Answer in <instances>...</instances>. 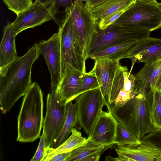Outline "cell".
<instances>
[{
	"instance_id": "cell-31",
	"label": "cell",
	"mask_w": 161,
	"mask_h": 161,
	"mask_svg": "<svg viewBox=\"0 0 161 161\" xmlns=\"http://www.w3.org/2000/svg\"><path fill=\"white\" fill-rule=\"evenodd\" d=\"M141 140L161 149V130H156L145 136Z\"/></svg>"
},
{
	"instance_id": "cell-21",
	"label": "cell",
	"mask_w": 161,
	"mask_h": 161,
	"mask_svg": "<svg viewBox=\"0 0 161 161\" xmlns=\"http://www.w3.org/2000/svg\"><path fill=\"white\" fill-rule=\"evenodd\" d=\"M87 140L82 136L80 131L74 128L71 135L58 147L56 148L46 147V155L43 161H48L49 158L58 154L70 152L85 143Z\"/></svg>"
},
{
	"instance_id": "cell-27",
	"label": "cell",
	"mask_w": 161,
	"mask_h": 161,
	"mask_svg": "<svg viewBox=\"0 0 161 161\" xmlns=\"http://www.w3.org/2000/svg\"><path fill=\"white\" fill-rule=\"evenodd\" d=\"M98 88H100V86L96 75L90 72H86L84 74L76 98L86 91Z\"/></svg>"
},
{
	"instance_id": "cell-28",
	"label": "cell",
	"mask_w": 161,
	"mask_h": 161,
	"mask_svg": "<svg viewBox=\"0 0 161 161\" xmlns=\"http://www.w3.org/2000/svg\"><path fill=\"white\" fill-rule=\"evenodd\" d=\"M9 10L17 15L30 7L32 0H3Z\"/></svg>"
},
{
	"instance_id": "cell-30",
	"label": "cell",
	"mask_w": 161,
	"mask_h": 161,
	"mask_svg": "<svg viewBox=\"0 0 161 161\" xmlns=\"http://www.w3.org/2000/svg\"><path fill=\"white\" fill-rule=\"evenodd\" d=\"M124 88L128 92L133 91L136 88V78L135 75L128 71V69L124 66L123 71Z\"/></svg>"
},
{
	"instance_id": "cell-3",
	"label": "cell",
	"mask_w": 161,
	"mask_h": 161,
	"mask_svg": "<svg viewBox=\"0 0 161 161\" xmlns=\"http://www.w3.org/2000/svg\"><path fill=\"white\" fill-rule=\"evenodd\" d=\"M23 96L18 117L17 141L32 142L41 137L43 122V93L39 84L34 82Z\"/></svg>"
},
{
	"instance_id": "cell-22",
	"label": "cell",
	"mask_w": 161,
	"mask_h": 161,
	"mask_svg": "<svg viewBox=\"0 0 161 161\" xmlns=\"http://www.w3.org/2000/svg\"><path fill=\"white\" fill-rule=\"evenodd\" d=\"M66 116L62 130L56 142L51 147H58L68 137L72 129L78 122L77 112L76 103L72 101L66 104Z\"/></svg>"
},
{
	"instance_id": "cell-10",
	"label": "cell",
	"mask_w": 161,
	"mask_h": 161,
	"mask_svg": "<svg viewBox=\"0 0 161 161\" xmlns=\"http://www.w3.org/2000/svg\"><path fill=\"white\" fill-rule=\"evenodd\" d=\"M70 12L77 38L84 52L97 28L96 21L81 0H74Z\"/></svg>"
},
{
	"instance_id": "cell-15",
	"label": "cell",
	"mask_w": 161,
	"mask_h": 161,
	"mask_svg": "<svg viewBox=\"0 0 161 161\" xmlns=\"http://www.w3.org/2000/svg\"><path fill=\"white\" fill-rule=\"evenodd\" d=\"M116 151L127 161H161V149L142 142L136 146H118Z\"/></svg>"
},
{
	"instance_id": "cell-13",
	"label": "cell",
	"mask_w": 161,
	"mask_h": 161,
	"mask_svg": "<svg viewBox=\"0 0 161 161\" xmlns=\"http://www.w3.org/2000/svg\"><path fill=\"white\" fill-rule=\"evenodd\" d=\"M125 58L131 61L130 72L136 62L148 64L161 59V39L150 37L137 42Z\"/></svg>"
},
{
	"instance_id": "cell-36",
	"label": "cell",
	"mask_w": 161,
	"mask_h": 161,
	"mask_svg": "<svg viewBox=\"0 0 161 161\" xmlns=\"http://www.w3.org/2000/svg\"><path fill=\"white\" fill-rule=\"evenodd\" d=\"M106 0H86L85 4L88 9L99 4Z\"/></svg>"
},
{
	"instance_id": "cell-2",
	"label": "cell",
	"mask_w": 161,
	"mask_h": 161,
	"mask_svg": "<svg viewBox=\"0 0 161 161\" xmlns=\"http://www.w3.org/2000/svg\"><path fill=\"white\" fill-rule=\"evenodd\" d=\"M153 91L136 92L122 107L111 111L117 121L139 139L155 130L151 119Z\"/></svg>"
},
{
	"instance_id": "cell-16",
	"label": "cell",
	"mask_w": 161,
	"mask_h": 161,
	"mask_svg": "<svg viewBox=\"0 0 161 161\" xmlns=\"http://www.w3.org/2000/svg\"><path fill=\"white\" fill-rule=\"evenodd\" d=\"M16 36L13 23L8 22L4 28L0 45V68L8 65L18 57L15 44Z\"/></svg>"
},
{
	"instance_id": "cell-38",
	"label": "cell",
	"mask_w": 161,
	"mask_h": 161,
	"mask_svg": "<svg viewBox=\"0 0 161 161\" xmlns=\"http://www.w3.org/2000/svg\"><path fill=\"white\" fill-rule=\"evenodd\" d=\"M156 88L157 90L161 92V72L157 81Z\"/></svg>"
},
{
	"instance_id": "cell-12",
	"label": "cell",
	"mask_w": 161,
	"mask_h": 161,
	"mask_svg": "<svg viewBox=\"0 0 161 161\" xmlns=\"http://www.w3.org/2000/svg\"><path fill=\"white\" fill-rule=\"evenodd\" d=\"M95 61L92 69L90 72L95 75L108 110H110V99L115 74L119 66V61L101 58Z\"/></svg>"
},
{
	"instance_id": "cell-23",
	"label": "cell",
	"mask_w": 161,
	"mask_h": 161,
	"mask_svg": "<svg viewBox=\"0 0 161 161\" xmlns=\"http://www.w3.org/2000/svg\"><path fill=\"white\" fill-rule=\"evenodd\" d=\"M106 147L95 143L88 137L85 143L71 152V155L66 161H84L94 154L102 153Z\"/></svg>"
},
{
	"instance_id": "cell-20",
	"label": "cell",
	"mask_w": 161,
	"mask_h": 161,
	"mask_svg": "<svg viewBox=\"0 0 161 161\" xmlns=\"http://www.w3.org/2000/svg\"><path fill=\"white\" fill-rule=\"evenodd\" d=\"M137 42L136 41H128L114 45L93 54L89 58L94 60L105 58L119 61L125 58L129 50Z\"/></svg>"
},
{
	"instance_id": "cell-32",
	"label": "cell",
	"mask_w": 161,
	"mask_h": 161,
	"mask_svg": "<svg viewBox=\"0 0 161 161\" xmlns=\"http://www.w3.org/2000/svg\"><path fill=\"white\" fill-rule=\"evenodd\" d=\"M127 9L119 10L102 19L97 23L98 27L101 30L106 29L113 24Z\"/></svg>"
},
{
	"instance_id": "cell-17",
	"label": "cell",
	"mask_w": 161,
	"mask_h": 161,
	"mask_svg": "<svg viewBox=\"0 0 161 161\" xmlns=\"http://www.w3.org/2000/svg\"><path fill=\"white\" fill-rule=\"evenodd\" d=\"M84 74L70 69L61 79L58 88L62 98L66 103L75 98Z\"/></svg>"
},
{
	"instance_id": "cell-24",
	"label": "cell",
	"mask_w": 161,
	"mask_h": 161,
	"mask_svg": "<svg viewBox=\"0 0 161 161\" xmlns=\"http://www.w3.org/2000/svg\"><path fill=\"white\" fill-rule=\"evenodd\" d=\"M142 143L141 140L118 122L115 144L117 146H136L140 145Z\"/></svg>"
},
{
	"instance_id": "cell-26",
	"label": "cell",
	"mask_w": 161,
	"mask_h": 161,
	"mask_svg": "<svg viewBox=\"0 0 161 161\" xmlns=\"http://www.w3.org/2000/svg\"><path fill=\"white\" fill-rule=\"evenodd\" d=\"M124 66H119L116 71L113 82L110 99V107L121 90L124 87L123 71Z\"/></svg>"
},
{
	"instance_id": "cell-11",
	"label": "cell",
	"mask_w": 161,
	"mask_h": 161,
	"mask_svg": "<svg viewBox=\"0 0 161 161\" xmlns=\"http://www.w3.org/2000/svg\"><path fill=\"white\" fill-rule=\"evenodd\" d=\"M35 45L43 56L51 77L50 90L58 89L61 80V60L60 40L58 32L48 39Z\"/></svg>"
},
{
	"instance_id": "cell-29",
	"label": "cell",
	"mask_w": 161,
	"mask_h": 161,
	"mask_svg": "<svg viewBox=\"0 0 161 161\" xmlns=\"http://www.w3.org/2000/svg\"><path fill=\"white\" fill-rule=\"evenodd\" d=\"M134 95V90L131 92H128L123 88L120 91L114 103L111 105L110 111L122 107Z\"/></svg>"
},
{
	"instance_id": "cell-14",
	"label": "cell",
	"mask_w": 161,
	"mask_h": 161,
	"mask_svg": "<svg viewBox=\"0 0 161 161\" xmlns=\"http://www.w3.org/2000/svg\"><path fill=\"white\" fill-rule=\"evenodd\" d=\"M117 124L111 111H102L88 137L95 143L106 147L115 144Z\"/></svg>"
},
{
	"instance_id": "cell-6",
	"label": "cell",
	"mask_w": 161,
	"mask_h": 161,
	"mask_svg": "<svg viewBox=\"0 0 161 161\" xmlns=\"http://www.w3.org/2000/svg\"><path fill=\"white\" fill-rule=\"evenodd\" d=\"M152 32L161 27V6L136 0L113 23Z\"/></svg>"
},
{
	"instance_id": "cell-35",
	"label": "cell",
	"mask_w": 161,
	"mask_h": 161,
	"mask_svg": "<svg viewBox=\"0 0 161 161\" xmlns=\"http://www.w3.org/2000/svg\"><path fill=\"white\" fill-rule=\"evenodd\" d=\"M71 152L63 153L57 154L49 158V161H66L70 156Z\"/></svg>"
},
{
	"instance_id": "cell-4",
	"label": "cell",
	"mask_w": 161,
	"mask_h": 161,
	"mask_svg": "<svg viewBox=\"0 0 161 161\" xmlns=\"http://www.w3.org/2000/svg\"><path fill=\"white\" fill-rule=\"evenodd\" d=\"M61 60V80L70 69L86 73L84 52L77 38L70 11L58 25Z\"/></svg>"
},
{
	"instance_id": "cell-37",
	"label": "cell",
	"mask_w": 161,
	"mask_h": 161,
	"mask_svg": "<svg viewBox=\"0 0 161 161\" xmlns=\"http://www.w3.org/2000/svg\"><path fill=\"white\" fill-rule=\"evenodd\" d=\"M102 153L94 154L85 159L84 161H98Z\"/></svg>"
},
{
	"instance_id": "cell-25",
	"label": "cell",
	"mask_w": 161,
	"mask_h": 161,
	"mask_svg": "<svg viewBox=\"0 0 161 161\" xmlns=\"http://www.w3.org/2000/svg\"><path fill=\"white\" fill-rule=\"evenodd\" d=\"M151 115L155 128L161 130V92L156 89L153 91Z\"/></svg>"
},
{
	"instance_id": "cell-40",
	"label": "cell",
	"mask_w": 161,
	"mask_h": 161,
	"mask_svg": "<svg viewBox=\"0 0 161 161\" xmlns=\"http://www.w3.org/2000/svg\"><path fill=\"white\" fill-rule=\"evenodd\" d=\"M160 4L161 6V3H160Z\"/></svg>"
},
{
	"instance_id": "cell-41",
	"label": "cell",
	"mask_w": 161,
	"mask_h": 161,
	"mask_svg": "<svg viewBox=\"0 0 161 161\" xmlns=\"http://www.w3.org/2000/svg\"><path fill=\"white\" fill-rule=\"evenodd\" d=\"M155 0L157 1V0Z\"/></svg>"
},
{
	"instance_id": "cell-7",
	"label": "cell",
	"mask_w": 161,
	"mask_h": 161,
	"mask_svg": "<svg viewBox=\"0 0 161 161\" xmlns=\"http://www.w3.org/2000/svg\"><path fill=\"white\" fill-rule=\"evenodd\" d=\"M66 104L58 89L50 90L47 97L46 113L43 132L47 147L56 141L63 128L66 116Z\"/></svg>"
},
{
	"instance_id": "cell-19",
	"label": "cell",
	"mask_w": 161,
	"mask_h": 161,
	"mask_svg": "<svg viewBox=\"0 0 161 161\" xmlns=\"http://www.w3.org/2000/svg\"><path fill=\"white\" fill-rule=\"evenodd\" d=\"M136 0H106L88 9L97 23L101 19L119 10L127 9Z\"/></svg>"
},
{
	"instance_id": "cell-5",
	"label": "cell",
	"mask_w": 161,
	"mask_h": 161,
	"mask_svg": "<svg viewBox=\"0 0 161 161\" xmlns=\"http://www.w3.org/2000/svg\"><path fill=\"white\" fill-rule=\"evenodd\" d=\"M149 31L113 24L104 30L97 27L84 51L85 59L93 54L111 46L126 41L138 42L150 36Z\"/></svg>"
},
{
	"instance_id": "cell-18",
	"label": "cell",
	"mask_w": 161,
	"mask_h": 161,
	"mask_svg": "<svg viewBox=\"0 0 161 161\" xmlns=\"http://www.w3.org/2000/svg\"><path fill=\"white\" fill-rule=\"evenodd\" d=\"M161 72V59L144 66L136 75V83L153 91L156 89L158 79Z\"/></svg>"
},
{
	"instance_id": "cell-39",
	"label": "cell",
	"mask_w": 161,
	"mask_h": 161,
	"mask_svg": "<svg viewBox=\"0 0 161 161\" xmlns=\"http://www.w3.org/2000/svg\"><path fill=\"white\" fill-rule=\"evenodd\" d=\"M141 1H146V2H150V1H157L155 0H138Z\"/></svg>"
},
{
	"instance_id": "cell-9",
	"label": "cell",
	"mask_w": 161,
	"mask_h": 161,
	"mask_svg": "<svg viewBox=\"0 0 161 161\" xmlns=\"http://www.w3.org/2000/svg\"><path fill=\"white\" fill-rule=\"evenodd\" d=\"M58 12L54 1H35L28 8L17 15L13 22L16 35L27 29L55 20Z\"/></svg>"
},
{
	"instance_id": "cell-1",
	"label": "cell",
	"mask_w": 161,
	"mask_h": 161,
	"mask_svg": "<svg viewBox=\"0 0 161 161\" xmlns=\"http://www.w3.org/2000/svg\"><path fill=\"white\" fill-rule=\"evenodd\" d=\"M40 54L34 44L24 55L0 68V104L3 113L9 111L32 85V66Z\"/></svg>"
},
{
	"instance_id": "cell-8",
	"label": "cell",
	"mask_w": 161,
	"mask_h": 161,
	"mask_svg": "<svg viewBox=\"0 0 161 161\" xmlns=\"http://www.w3.org/2000/svg\"><path fill=\"white\" fill-rule=\"evenodd\" d=\"M78 122L90 136L105 102L100 88L86 91L75 99Z\"/></svg>"
},
{
	"instance_id": "cell-33",
	"label": "cell",
	"mask_w": 161,
	"mask_h": 161,
	"mask_svg": "<svg viewBox=\"0 0 161 161\" xmlns=\"http://www.w3.org/2000/svg\"><path fill=\"white\" fill-rule=\"evenodd\" d=\"M46 146L44 134L43 132L37 149L31 161H43L46 155Z\"/></svg>"
},
{
	"instance_id": "cell-34",
	"label": "cell",
	"mask_w": 161,
	"mask_h": 161,
	"mask_svg": "<svg viewBox=\"0 0 161 161\" xmlns=\"http://www.w3.org/2000/svg\"><path fill=\"white\" fill-rule=\"evenodd\" d=\"M81 0L85 1V0ZM50 1H53L55 2L59 12L60 8H63L64 9L65 13L69 11L73 3V0H36L35 1L41 2Z\"/></svg>"
}]
</instances>
